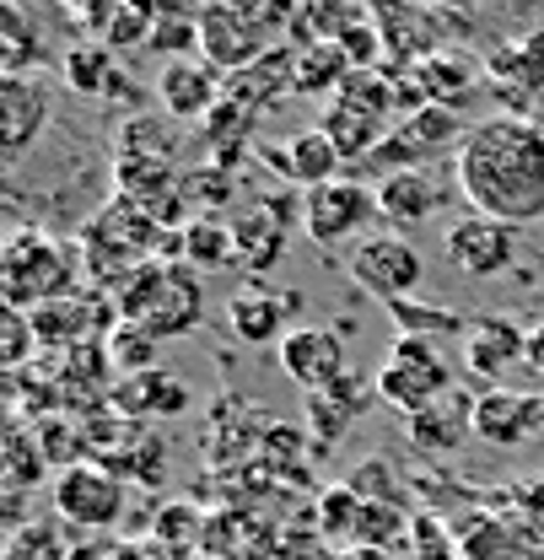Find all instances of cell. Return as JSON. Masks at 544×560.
<instances>
[{
  "label": "cell",
  "instance_id": "cell-1",
  "mask_svg": "<svg viewBox=\"0 0 544 560\" xmlns=\"http://www.w3.org/2000/svg\"><path fill=\"white\" fill-rule=\"evenodd\" d=\"M453 173L475 215L518 232L544 221V119L490 114L470 125L464 145L453 151Z\"/></svg>",
  "mask_w": 544,
  "mask_h": 560
},
{
  "label": "cell",
  "instance_id": "cell-2",
  "mask_svg": "<svg viewBox=\"0 0 544 560\" xmlns=\"http://www.w3.org/2000/svg\"><path fill=\"white\" fill-rule=\"evenodd\" d=\"M114 296H119V302H114V307H119V324L146 329L157 346H162V340H178V335H189V329H200V318H205V285H200V276H195L189 265H178V259H173V265H162V259L140 265Z\"/></svg>",
  "mask_w": 544,
  "mask_h": 560
},
{
  "label": "cell",
  "instance_id": "cell-3",
  "mask_svg": "<svg viewBox=\"0 0 544 560\" xmlns=\"http://www.w3.org/2000/svg\"><path fill=\"white\" fill-rule=\"evenodd\" d=\"M76 280H81L76 254L38 226H22L0 243V302L16 313H38L49 302L76 296Z\"/></svg>",
  "mask_w": 544,
  "mask_h": 560
},
{
  "label": "cell",
  "instance_id": "cell-4",
  "mask_svg": "<svg viewBox=\"0 0 544 560\" xmlns=\"http://www.w3.org/2000/svg\"><path fill=\"white\" fill-rule=\"evenodd\" d=\"M378 399L394 405L400 416H420L431 405H442L453 394V366L437 340H415V335H394V346L383 355L378 377H372Z\"/></svg>",
  "mask_w": 544,
  "mask_h": 560
},
{
  "label": "cell",
  "instance_id": "cell-5",
  "mask_svg": "<svg viewBox=\"0 0 544 560\" xmlns=\"http://www.w3.org/2000/svg\"><path fill=\"white\" fill-rule=\"evenodd\" d=\"M275 44H286V38H275L270 27L259 22L254 5H238V0L200 5V60L210 70L238 75V70H248L254 60H265Z\"/></svg>",
  "mask_w": 544,
  "mask_h": 560
},
{
  "label": "cell",
  "instance_id": "cell-6",
  "mask_svg": "<svg viewBox=\"0 0 544 560\" xmlns=\"http://www.w3.org/2000/svg\"><path fill=\"white\" fill-rule=\"evenodd\" d=\"M125 506H130V490L119 475H108L103 464H70L55 475V512L70 528H86V534H103L114 523H125Z\"/></svg>",
  "mask_w": 544,
  "mask_h": 560
},
{
  "label": "cell",
  "instance_id": "cell-7",
  "mask_svg": "<svg viewBox=\"0 0 544 560\" xmlns=\"http://www.w3.org/2000/svg\"><path fill=\"white\" fill-rule=\"evenodd\" d=\"M420 276H426V259L415 254V243L394 237V232L361 237V243L350 248V280H356L367 296H378L383 307H389V302H405L409 291L420 285Z\"/></svg>",
  "mask_w": 544,
  "mask_h": 560
},
{
  "label": "cell",
  "instance_id": "cell-8",
  "mask_svg": "<svg viewBox=\"0 0 544 560\" xmlns=\"http://www.w3.org/2000/svg\"><path fill=\"white\" fill-rule=\"evenodd\" d=\"M442 254H448V265L459 276H470V280L507 276L518 265V226H501L490 215H464V221L448 226Z\"/></svg>",
  "mask_w": 544,
  "mask_h": 560
},
{
  "label": "cell",
  "instance_id": "cell-9",
  "mask_svg": "<svg viewBox=\"0 0 544 560\" xmlns=\"http://www.w3.org/2000/svg\"><path fill=\"white\" fill-rule=\"evenodd\" d=\"M372 215H378V189H367V184H356V178H335V184L302 195V226H308V237L324 243V248L356 237Z\"/></svg>",
  "mask_w": 544,
  "mask_h": 560
},
{
  "label": "cell",
  "instance_id": "cell-10",
  "mask_svg": "<svg viewBox=\"0 0 544 560\" xmlns=\"http://www.w3.org/2000/svg\"><path fill=\"white\" fill-rule=\"evenodd\" d=\"M55 119V97L44 75H0V162L27 156Z\"/></svg>",
  "mask_w": 544,
  "mask_h": 560
},
{
  "label": "cell",
  "instance_id": "cell-11",
  "mask_svg": "<svg viewBox=\"0 0 544 560\" xmlns=\"http://www.w3.org/2000/svg\"><path fill=\"white\" fill-rule=\"evenodd\" d=\"M280 372L302 388V394H319L329 383H340L350 372L345 361V335L340 329H324V324H297L286 340H280Z\"/></svg>",
  "mask_w": 544,
  "mask_h": 560
},
{
  "label": "cell",
  "instance_id": "cell-12",
  "mask_svg": "<svg viewBox=\"0 0 544 560\" xmlns=\"http://www.w3.org/2000/svg\"><path fill=\"white\" fill-rule=\"evenodd\" d=\"M221 97H227V75L210 70L200 55L195 60H167L162 75H157V103L173 125H205Z\"/></svg>",
  "mask_w": 544,
  "mask_h": 560
},
{
  "label": "cell",
  "instance_id": "cell-13",
  "mask_svg": "<svg viewBox=\"0 0 544 560\" xmlns=\"http://www.w3.org/2000/svg\"><path fill=\"white\" fill-rule=\"evenodd\" d=\"M479 442L490 447H523L544 431V394H518V388H479L475 416H470Z\"/></svg>",
  "mask_w": 544,
  "mask_h": 560
},
{
  "label": "cell",
  "instance_id": "cell-14",
  "mask_svg": "<svg viewBox=\"0 0 544 560\" xmlns=\"http://www.w3.org/2000/svg\"><path fill=\"white\" fill-rule=\"evenodd\" d=\"M302 215V206H291V200H259V206L248 210V215H238L232 221V237H238V259L248 265V270H275L280 265V254H286V237H291V221Z\"/></svg>",
  "mask_w": 544,
  "mask_h": 560
},
{
  "label": "cell",
  "instance_id": "cell-15",
  "mask_svg": "<svg viewBox=\"0 0 544 560\" xmlns=\"http://www.w3.org/2000/svg\"><path fill=\"white\" fill-rule=\"evenodd\" d=\"M291 313H297V296L291 291H259V285H248V291H238L227 302V329L243 346L280 350V340L291 335Z\"/></svg>",
  "mask_w": 544,
  "mask_h": 560
},
{
  "label": "cell",
  "instance_id": "cell-16",
  "mask_svg": "<svg viewBox=\"0 0 544 560\" xmlns=\"http://www.w3.org/2000/svg\"><path fill=\"white\" fill-rule=\"evenodd\" d=\"M108 410L125 420H140V425H151V420H167L178 416V410H189V383L184 377H173V372H140V377H119L114 383V394H108Z\"/></svg>",
  "mask_w": 544,
  "mask_h": 560
},
{
  "label": "cell",
  "instance_id": "cell-17",
  "mask_svg": "<svg viewBox=\"0 0 544 560\" xmlns=\"http://www.w3.org/2000/svg\"><path fill=\"white\" fill-rule=\"evenodd\" d=\"M378 399V388L350 366L340 383H329V388H319V394H308V425H313V436H319V447H335L345 431H350V420L361 416L367 405Z\"/></svg>",
  "mask_w": 544,
  "mask_h": 560
},
{
  "label": "cell",
  "instance_id": "cell-18",
  "mask_svg": "<svg viewBox=\"0 0 544 560\" xmlns=\"http://www.w3.org/2000/svg\"><path fill=\"white\" fill-rule=\"evenodd\" d=\"M265 162H270L280 178L302 184V195H308V189H324V184H335V178H340V151L329 145V136H324L319 125H313V130H297L286 151L270 145V151H265Z\"/></svg>",
  "mask_w": 544,
  "mask_h": 560
},
{
  "label": "cell",
  "instance_id": "cell-19",
  "mask_svg": "<svg viewBox=\"0 0 544 560\" xmlns=\"http://www.w3.org/2000/svg\"><path fill=\"white\" fill-rule=\"evenodd\" d=\"M291 81H297V49L291 44H275L265 60H254L248 70L227 75V97L243 103V108H254V114H270L275 103L291 92Z\"/></svg>",
  "mask_w": 544,
  "mask_h": 560
},
{
  "label": "cell",
  "instance_id": "cell-20",
  "mask_svg": "<svg viewBox=\"0 0 544 560\" xmlns=\"http://www.w3.org/2000/svg\"><path fill=\"white\" fill-rule=\"evenodd\" d=\"M442 210V184L431 178V167H405L378 178V215H389L394 226H420Z\"/></svg>",
  "mask_w": 544,
  "mask_h": 560
},
{
  "label": "cell",
  "instance_id": "cell-21",
  "mask_svg": "<svg viewBox=\"0 0 544 560\" xmlns=\"http://www.w3.org/2000/svg\"><path fill=\"white\" fill-rule=\"evenodd\" d=\"M523 346H529V329H518L512 318H475L464 335V361L479 383H496L512 361H523Z\"/></svg>",
  "mask_w": 544,
  "mask_h": 560
},
{
  "label": "cell",
  "instance_id": "cell-22",
  "mask_svg": "<svg viewBox=\"0 0 544 560\" xmlns=\"http://www.w3.org/2000/svg\"><path fill=\"white\" fill-rule=\"evenodd\" d=\"M60 75L81 97H125V86H130V75L119 70V55L103 49L97 38H76L60 60Z\"/></svg>",
  "mask_w": 544,
  "mask_h": 560
},
{
  "label": "cell",
  "instance_id": "cell-23",
  "mask_svg": "<svg viewBox=\"0 0 544 560\" xmlns=\"http://www.w3.org/2000/svg\"><path fill=\"white\" fill-rule=\"evenodd\" d=\"M319 130H324L329 145L340 151V162H356V167H361V162H372V151L394 136V125H389V119H378V114H367V108H350V103H340V97L324 108Z\"/></svg>",
  "mask_w": 544,
  "mask_h": 560
},
{
  "label": "cell",
  "instance_id": "cell-24",
  "mask_svg": "<svg viewBox=\"0 0 544 560\" xmlns=\"http://www.w3.org/2000/svg\"><path fill=\"white\" fill-rule=\"evenodd\" d=\"M470 416H475V399L448 394L442 405H431V410H420V416L405 420L409 447H420V453H453V447L475 431V425H470Z\"/></svg>",
  "mask_w": 544,
  "mask_h": 560
},
{
  "label": "cell",
  "instance_id": "cell-25",
  "mask_svg": "<svg viewBox=\"0 0 544 560\" xmlns=\"http://www.w3.org/2000/svg\"><path fill=\"white\" fill-rule=\"evenodd\" d=\"M97 302H103V296H81V291H76L66 302H49V307L27 313L38 346H60V350L86 346V340H92V324H97Z\"/></svg>",
  "mask_w": 544,
  "mask_h": 560
},
{
  "label": "cell",
  "instance_id": "cell-26",
  "mask_svg": "<svg viewBox=\"0 0 544 560\" xmlns=\"http://www.w3.org/2000/svg\"><path fill=\"white\" fill-rule=\"evenodd\" d=\"M415 75V86H420V97L426 103H437V108H459L470 92H479V70L464 60V55H453V49H442V55H431V60H420V66L409 70Z\"/></svg>",
  "mask_w": 544,
  "mask_h": 560
},
{
  "label": "cell",
  "instance_id": "cell-27",
  "mask_svg": "<svg viewBox=\"0 0 544 560\" xmlns=\"http://www.w3.org/2000/svg\"><path fill=\"white\" fill-rule=\"evenodd\" d=\"M38 66H44L38 22L22 5L0 0V75H38Z\"/></svg>",
  "mask_w": 544,
  "mask_h": 560
},
{
  "label": "cell",
  "instance_id": "cell-28",
  "mask_svg": "<svg viewBox=\"0 0 544 560\" xmlns=\"http://www.w3.org/2000/svg\"><path fill=\"white\" fill-rule=\"evenodd\" d=\"M394 130L405 136V145L415 151V156H431V151H459V145H464V136H470L464 114H459V108H437V103H426L420 114L400 119Z\"/></svg>",
  "mask_w": 544,
  "mask_h": 560
},
{
  "label": "cell",
  "instance_id": "cell-29",
  "mask_svg": "<svg viewBox=\"0 0 544 560\" xmlns=\"http://www.w3.org/2000/svg\"><path fill=\"white\" fill-rule=\"evenodd\" d=\"M459 560H523V534L507 517L475 512L470 523H459Z\"/></svg>",
  "mask_w": 544,
  "mask_h": 560
},
{
  "label": "cell",
  "instance_id": "cell-30",
  "mask_svg": "<svg viewBox=\"0 0 544 560\" xmlns=\"http://www.w3.org/2000/svg\"><path fill=\"white\" fill-rule=\"evenodd\" d=\"M350 81V60L340 55V44H308V49H297V81H291V92H302V97H340V86Z\"/></svg>",
  "mask_w": 544,
  "mask_h": 560
},
{
  "label": "cell",
  "instance_id": "cell-31",
  "mask_svg": "<svg viewBox=\"0 0 544 560\" xmlns=\"http://www.w3.org/2000/svg\"><path fill=\"white\" fill-rule=\"evenodd\" d=\"M146 545L167 560H189L205 545V517L189 501H173V506H162V512L151 517V539H146Z\"/></svg>",
  "mask_w": 544,
  "mask_h": 560
},
{
  "label": "cell",
  "instance_id": "cell-32",
  "mask_svg": "<svg viewBox=\"0 0 544 560\" xmlns=\"http://www.w3.org/2000/svg\"><path fill=\"white\" fill-rule=\"evenodd\" d=\"M238 259V237H232V221H221V215H189L184 221V265H195V270H221V265H232Z\"/></svg>",
  "mask_w": 544,
  "mask_h": 560
},
{
  "label": "cell",
  "instance_id": "cell-33",
  "mask_svg": "<svg viewBox=\"0 0 544 560\" xmlns=\"http://www.w3.org/2000/svg\"><path fill=\"white\" fill-rule=\"evenodd\" d=\"M146 49L162 60H195L200 55V11L195 5H157V27H151Z\"/></svg>",
  "mask_w": 544,
  "mask_h": 560
},
{
  "label": "cell",
  "instance_id": "cell-34",
  "mask_svg": "<svg viewBox=\"0 0 544 560\" xmlns=\"http://www.w3.org/2000/svg\"><path fill=\"white\" fill-rule=\"evenodd\" d=\"M76 550L66 545V528L49 517H27L11 528V539L0 545V560H70Z\"/></svg>",
  "mask_w": 544,
  "mask_h": 560
},
{
  "label": "cell",
  "instance_id": "cell-35",
  "mask_svg": "<svg viewBox=\"0 0 544 560\" xmlns=\"http://www.w3.org/2000/svg\"><path fill=\"white\" fill-rule=\"evenodd\" d=\"M151 27H157V5H114L97 44L114 49V55H136V49L151 44Z\"/></svg>",
  "mask_w": 544,
  "mask_h": 560
},
{
  "label": "cell",
  "instance_id": "cell-36",
  "mask_svg": "<svg viewBox=\"0 0 544 560\" xmlns=\"http://www.w3.org/2000/svg\"><path fill=\"white\" fill-rule=\"evenodd\" d=\"M114 156H151V162H173L178 156V130H167V119L157 114H136L119 136V151Z\"/></svg>",
  "mask_w": 544,
  "mask_h": 560
},
{
  "label": "cell",
  "instance_id": "cell-37",
  "mask_svg": "<svg viewBox=\"0 0 544 560\" xmlns=\"http://www.w3.org/2000/svg\"><path fill=\"white\" fill-rule=\"evenodd\" d=\"M108 361H114V372H125V377H140V372H157V355H162V346L146 335V329H136V324H114L108 329Z\"/></svg>",
  "mask_w": 544,
  "mask_h": 560
},
{
  "label": "cell",
  "instance_id": "cell-38",
  "mask_svg": "<svg viewBox=\"0 0 544 560\" xmlns=\"http://www.w3.org/2000/svg\"><path fill=\"white\" fill-rule=\"evenodd\" d=\"M409 523L394 501H361V517H356V545L361 550H394V539H405Z\"/></svg>",
  "mask_w": 544,
  "mask_h": 560
},
{
  "label": "cell",
  "instance_id": "cell-39",
  "mask_svg": "<svg viewBox=\"0 0 544 560\" xmlns=\"http://www.w3.org/2000/svg\"><path fill=\"white\" fill-rule=\"evenodd\" d=\"M356 517H361V495L350 486L340 490H324L319 495V539H329V545H356Z\"/></svg>",
  "mask_w": 544,
  "mask_h": 560
},
{
  "label": "cell",
  "instance_id": "cell-40",
  "mask_svg": "<svg viewBox=\"0 0 544 560\" xmlns=\"http://www.w3.org/2000/svg\"><path fill=\"white\" fill-rule=\"evenodd\" d=\"M232 195H238V178H232L227 167H216V162L184 173V200L200 206V215H221V210L232 206Z\"/></svg>",
  "mask_w": 544,
  "mask_h": 560
},
{
  "label": "cell",
  "instance_id": "cell-41",
  "mask_svg": "<svg viewBox=\"0 0 544 560\" xmlns=\"http://www.w3.org/2000/svg\"><path fill=\"white\" fill-rule=\"evenodd\" d=\"M33 350H38L33 318L0 302V372H16V366H27V361H33Z\"/></svg>",
  "mask_w": 544,
  "mask_h": 560
},
{
  "label": "cell",
  "instance_id": "cell-42",
  "mask_svg": "<svg viewBox=\"0 0 544 560\" xmlns=\"http://www.w3.org/2000/svg\"><path fill=\"white\" fill-rule=\"evenodd\" d=\"M340 55L350 60V70H378L383 60V33H378V16L372 22H356L340 38Z\"/></svg>",
  "mask_w": 544,
  "mask_h": 560
},
{
  "label": "cell",
  "instance_id": "cell-43",
  "mask_svg": "<svg viewBox=\"0 0 544 560\" xmlns=\"http://www.w3.org/2000/svg\"><path fill=\"white\" fill-rule=\"evenodd\" d=\"M518 506H523V517H544V480L540 486H518Z\"/></svg>",
  "mask_w": 544,
  "mask_h": 560
},
{
  "label": "cell",
  "instance_id": "cell-44",
  "mask_svg": "<svg viewBox=\"0 0 544 560\" xmlns=\"http://www.w3.org/2000/svg\"><path fill=\"white\" fill-rule=\"evenodd\" d=\"M523 361H529V366H534V372L544 377V324H534V329H529V346H523Z\"/></svg>",
  "mask_w": 544,
  "mask_h": 560
},
{
  "label": "cell",
  "instance_id": "cell-45",
  "mask_svg": "<svg viewBox=\"0 0 544 560\" xmlns=\"http://www.w3.org/2000/svg\"><path fill=\"white\" fill-rule=\"evenodd\" d=\"M335 560H383V556H378V550H361V545H345Z\"/></svg>",
  "mask_w": 544,
  "mask_h": 560
},
{
  "label": "cell",
  "instance_id": "cell-46",
  "mask_svg": "<svg viewBox=\"0 0 544 560\" xmlns=\"http://www.w3.org/2000/svg\"><path fill=\"white\" fill-rule=\"evenodd\" d=\"M529 539H534V550H544V517H529Z\"/></svg>",
  "mask_w": 544,
  "mask_h": 560
},
{
  "label": "cell",
  "instance_id": "cell-47",
  "mask_svg": "<svg viewBox=\"0 0 544 560\" xmlns=\"http://www.w3.org/2000/svg\"><path fill=\"white\" fill-rule=\"evenodd\" d=\"M529 560H544V550H534V556H529Z\"/></svg>",
  "mask_w": 544,
  "mask_h": 560
}]
</instances>
